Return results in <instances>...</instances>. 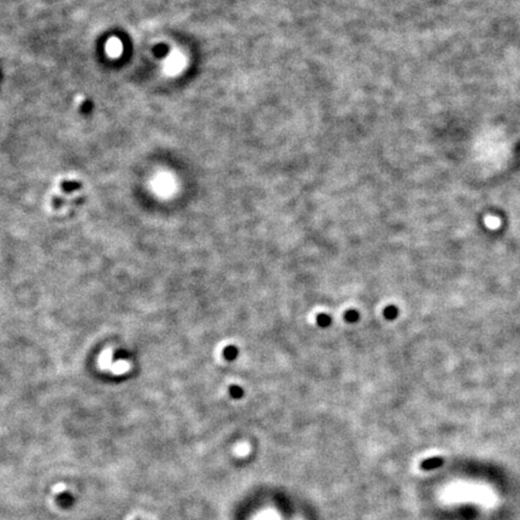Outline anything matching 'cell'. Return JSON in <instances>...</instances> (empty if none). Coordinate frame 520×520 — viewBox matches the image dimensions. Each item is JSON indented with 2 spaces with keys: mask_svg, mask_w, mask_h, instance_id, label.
<instances>
[{
  "mask_svg": "<svg viewBox=\"0 0 520 520\" xmlns=\"http://www.w3.org/2000/svg\"><path fill=\"white\" fill-rule=\"evenodd\" d=\"M443 462L444 461L443 459H441V458H431V459H426L423 461V462L420 463V467L425 471L435 470V468L441 467V466L443 465Z\"/></svg>",
  "mask_w": 520,
  "mask_h": 520,
  "instance_id": "1",
  "label": "cell"
},
{
  "mask_svg": "<svg viewBox=\"0 0 520 520\" xmlns=\"http://www.w3.org/2000/svg\"><path fill=\"white\" fill-rule=\"evenodd\" d=\"M58 501H59V503L63 507H70L74 503V497L70 494H63L58 497Z\"/></svg>",
  "mask_w": 520,
  "mask_h": 520,
  "instance_id": "2",
  "label": "cell"
},
{
  "mask_svg": "<svg viewBox=\"0 0 520 520\" xmlns=\"http://www.w3.org/2000/svg\"><path fill=\"white\" fill-rule=\"evenodd\" d=\"M485 224L489 228H491V229H495V228H497L498 225H500V219L496 218V217H487Z\"/></svg>",
  "mask_w": 520,
  "mask_h": 520,
  "instance_id": "3",
  "label": "cell"
},
{
  "mask_svg": "<svg viewBox=\"0 0 520 520\" xmlns=\"http://www.w3.org/2000/svg\"><path fill=\"white\" fill-rule=\"evenodd\" d=\"M237 354V349L235 347H228L227 349L224 350V355L227 356L228 359H234L235 356H236Z\"/></svg>",
  "mask_w": 520,
  "mask_h": 520,
  "instance_id": "4",
  "label": "cell"
},
{
  "mask_svg": "<svg viewBox=\"0 0 520 520\" xmlns=\"http://www.w3.org/2000/svg\"><path fill=\"white\" fill-rule=\"evenodd\" d=\"M318 323H319L321 326L328 325V324L330 323V317H329V316H326V315H321V316H319V317H318Z\"/></svg>",
  "mask_w": 520,
  "mask_h": 520,
  "instance_id": "5",
  "label": "cell"
},
{
  "mask_svg": "<svg viewBox=\"0 0 520 520\" xmlns=\"http://www.w3.org/2000/svg\"><path fill=\"white\" fill-rule=\"evenodd\" d=\"M230 393H231L232 396H236V398H238V396H242V390H241L238 387H232L231 389H230Z\"/></svg>",
  "mask_w": 520,
  "mask_h": 520,
  "instance_id": "6",
  "label": "cell"
}]
</instances>
